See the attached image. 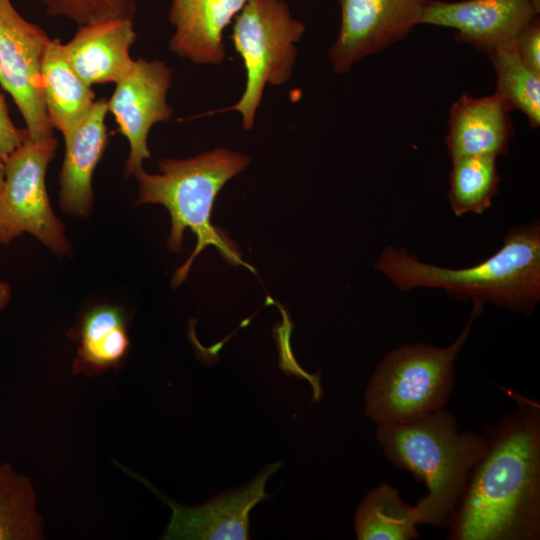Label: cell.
<instances>
[{
  "label": "cell",
  "mask_w": 540,
  "mask_h": 540,
  "mask_svg": "<svg viewBox=\"0 0 540 540\" xmlns=\"http://www.w3.org/2000/svg\"><path fill=\"white\" fill-rule=\"evenodd\" d=\"M507 392L517 407L485 425L487 447L470 471L449 540L540 538V405Z\"/></svg>",
  "instance_id": "cell-1"
},
{
  "label": "cell",
  "mask_w": 540,
  "mask_h": 540,
  "mask_svg": "<svg viewBox=\"0 0 540 540\" xmlns=\"http://www.w3.org/2000/svg\"><path fill=\"white\" fill-rule=\"evenodd\" d=\"M375 267L401 291L443 289L457 299L529 315L540 301V223L510 229L497 252L471 267L429 264L395 246L383 249Z\"/></svg>",
  "instance_id": "cell-2"
},
{
  "label": "cell",
  "mask_w": 540,
  "mask_h": 540,
  "mask_svg": "<svg viewBox=\"0 0 540 540\" xmlns=\"http://www.w3.org/2000/svg\"><path fill=\"white\" fill-rule=\"evenodd\" d=\"M375 435L384 456L428 490L414 505L419 525L448 529L470 471L486 450V435L459 431L445 408L411 424L377 425Z\"/></svg>",
  "instance_id": "cell-3"
},
{
  "label": "cell",
  "mask_w": 540,
  "mask_h": 540,
  "mask_svg": "<svg viewBox=\"0 0 540 540\" xmlns=\"http://www.w3.org/2000/svg\"><path fill=\"white\" fill-rule=\"evenodd\" d=\"M248 163L247 155L220 147L192 158H165L159 162V174L141 169L134 175L139 186L137 204H161L170 213L167 245L172 252L182 249L186 228L197 236L193 254L174 275L175 287L186 279L194 258L204 247L215 246L231 264L241 262L236 245L215 230L210 215L218 192Z\"/></svg>",
  "instance_id": "cell-4"
},
{
  "label": "cell",
  "mask_w": 540,
  "mask_h": 540,
  "mask_svg": "<svg viewBox=\"0 0 540 540\" xmlns=\"http://www.w3.org/2000/svg\"><path fill=\"white\" fill-rule=\"evenodd\" d=\"M483 307L473 302L465 327L447 347L410 343L387 352L369 379L365 415L376 425H406L445 408L455 385V361Z\"/></svg>",
  "instance_id": "cell-5"
},
{
  "label": "cell",
  "mask_w": 540,
  "mask_h": 540,
  "mask_svg": "<svg viewBox=\"0 0 540 540\" xmlns=\"http://www.w3.org/2000/svg\"><path fill=\"white\" fill-rule=\"evenodd\" d=\"M234 19L231 40L244 64L245 89L232 106L205 115L237 111L243 128L251 130L265 87L290 79L305 26L282 0H248Z\"/></svg>",
  "instance_id": "cell-6"
},
{
  "label": "cell",
  "mask_w": 540,
  "mask_h": 540,
  "mask_svg": "<svg viewBox=\"0 0 540 540\" xmlns=\"http://www.w3.org/2000/svg\"><path fill=\"white\" fill-rule=\"evenodd\" d=\"M56 149L54 136L43 140L27 137L5 159V182L0 195L1 244L28 232L54 254L68 252L64 226L50 206L45 183Z\"/></svg>",
  "instance_id": "cell-7"
},
{
  "label": "cell",
  "mask_w": 540,
  "mask_h": 540,
  "mask_svg": "<svg viewBox=\"0 0 540 540\" xmlns=\"http://www.w3.org/2000/svg\"><path fill=\"white\" fill-rule=\"evenodd\" d=\"M49 40L46 32L23 18L10 0H0V85L13 98L33 140L54 136L41 76Z\"/></svg>",
  "instance_id": "cell-8"
},
{
  "label": "cell",
  "mask_w": 540,
  "mask_h": 540,
  "mask_svg": "<svg viewBox=\"0 0 540 540\" xmlns=\"http://www.w3.org/2000/svg\"><path fill=\"white\" fill-rule=\"evenodd\" d=\"M171 79L172 70L164 61L139 58L115 83V90L107 100L108 112L129 142L126 176L135 175L143 169V161L151 158L147 143L151 128L173 117V109L167 103Z\"/></svg>",
  "instance_id": "cell-9"
},
{
  "label": "cell",
  "mask_w": 540,
  "mask_h": 540,
  "mask_svg": "<svg viewBox=\"0 0 540 540\" xmlns=\"http://www.w3.org/2000/svg\"><path fill=\"white\" fill-rule=\"evenodd\" d=\"M341 26L329 51L335 73L378 53L420 24L428 0H339Z\"/></svg>",
  "instance_id": "cell-10"
},
{
  "label": "cell",
  "mask_w": 540,
  "mask_h": 540,
  "mask_svg": "<svg viewBox=\"0 0 540 540\" xmlns=\"http://www.w3.org/2000/svg\"><path fill=\"white\" fill-rule=\"evenodd\" d=\"M536 14L531 0H428L420 24L455 29L457 40L488 54L513 43Z\"/></svg>",
  "instance_id": "cell-11"
},
{
  "label": "cell",
  "mask_w": 540,
  "mask_h": 540,
  "mask_svg": "<svg viewBox=\"0 0 540 540\" xmlns=\"http://www.w3.org/2000/svg\"><path fill=\"white\" fill-rule=\"evenodd\" d=\"M281 462L267 465L246 485L226 491L196 507L165 500L172 516L163 539L242 540L249 538V514L268 498L265 485Z\"/></svg>",
  "instance_id": "cell-12"
},
{
  "label": "cell",
  "mask_w": 540,
  "mask_h": 540,
  "mask_svg": "<svg viewBox=\"0 0 540 540\" xmlns=\"http://www.w3.org/2000/svg\"><path fill=\"white\" fill-rule=\"evenodd\" d=\"M132 19H109L79 26L63 44L75 73L90 87L117 83L131 69L130 48L136 40Z\"/></svg>",
  "instance_id": "cell-13"
},
{
  "label": "cell",
  "mask_w": 540,
  "mask_h": 540,
  "mask_svg": "<svg viewBox=\"0 0 540 540\" xmlns=\"http://www.w3.org/2000/svg\"><path fill=\"white\" fill-rule=\"evenodd\" d=\"M509 111L496 92L481 98L463 94L449 113L446 145L451 159L504 155L513 134Z\"/></svg>",
  "instance_id": "cell-14"
},
{
  "label": "cell",
  "mask_w": 540,
  "mask_h": 540,
  "mask_svg": "<svg viewBox=\"0 0 540 540\" xmlns=\"http://www.w3.org/2000/svg\"><path fill=\"white\" fill-rule=\"evenodd\" d=\"M248 0H172L175 32L170 50L197 64H220L226 56L223 33Z\"/></svg>",
  "instance_id": "cell-15"
},
{
  "label": "cell",
  "mask_w": 540,
  "mask_h": 540,
  "mask_svg": "<svg viewBox=\"0 0 540 540\" xmlns=\"http://www.w3.org/2000/svg\"><path fill=\"white\" fill-rule=\"evenodd\" d=\"M107 112V100H95L87 116L64 140L59 203L68 215L84 217L92 210V177L108 143Z\"/></svg>",
  "instance_id": "cell-16"
},
{
  "label": "cell",
  "mask_w": 540,
  "mask_h": 540,
  "mask_svg": "<svg viewBox=\"0 0 540 540\" xmlns=\"http://www.w3.org/2000/svg\"><path fill=\"white\" fill-rule=\"evenodd\" d=\"M43 97L50 124L67 139L95 102V94L70 66L58 39H50L41 68Z\"/></svg>",
  "instance_id": "cell-17"
},
{
  "label": "cell",
  "mask_w": 540,
  "mask_h": 540,
  "mask_svg": "<svg viewBox=\"0 0 540 540\" xmlns=\"http://www.w3.org/2000/svg\"><path fill=\"white\" fill-rule=\"evenodd\" d=\"M414 505L405 502L389 483L370 489L354 514L358 540H415L420 537Z\"/></svg>",
  "instance_id": "cell-18"
},
{
  "label": "cell",
  "mask_w": 540,
  "mask_h": 540,
  "mask_svg": "<svg viewBox=\"0 0 540 540\" xmlns=\"http://www.w3.org/2000/svg\"><path fill=\"white\" fill-rule=\"evenodd\" d=\"M78 336L75 373L116 367L128 351L125 317L122 310L114 306H98L89 311L81 322Z\"/></svg>",
  "instance_id": "cell-19"
},
{
  "label": "cell",
  "mask_w": 540,
  "mask_h": 540,
  "mask_svg": "<svg viewBox=\"0 0 540 540\" xmlns=\"http://www.w3.org/2000/svg\"><path fill=\"white\" fill-rule=\"evenodd\" d=\"M43 519L31 481L10 464H0V540H39Z\"/></svg>",
  "instance_id": "cell-20"
},
{
  "label": "cell",
  "mask_w": 540,
  "mask_h": 540,
  "mask_svg": "<svg viewBox=\"0 0 540 540\" xmlns=\"http://www.w3.org/2000/svg\"><path fill=\"white\" fill-rule=\"evenodd\" d=\"M496 160L492 156L452 159L449 202L457 217L482 214L492 205L500 181Z\"/></svg>",
  "instance_id": "cell-21"
},
{
  "label": "cell",
  "mask_w": 540,
  "mask_h": 540,
  "mask_svg": "<svg viewBox=\"0 0 540 540\" xmlns=\"http://www.w3.org/2000/svg\"><path fill=\"white\" fill-rule=\"evenodd\" d=\"M496 73V93L507 106L520 110L532 127L540 125V74L520 59L515 41L488 53Z\"/></svg>",
  "instance_id": "cell-22"
},
{
  "label": "cell",
  "mask_w": 540,
  "mask_h": 540,
  "mask_svg": "<svg viewBox=\"0 0 540 540\" xmlns=\"http://www.w3.org/2000/svg\"><path fill=\"white\" fill-rule=\"evenodd\" d=\"M53 16H64L79 26L109 19H132L134 0H41Z\"/></svg>",
  "instance_id": "cell-23"
},
{
  "label": "cell",
  "mask_w": 540,
  "mask_h": 540,
  "mask_svg": "<svg viewBox=\"0 0 540 540\" xmlns=\"http://www.w3.org/2000/svg\"><path fill=\"white\" fill-rule=\"evenodd\" d=\"M515 47L522 62L540 74V21L535 17L516 37Z\"/></svg>",
  "instance_id": "cell-24"
},
{
  "label": "cell",
  "mask_w": 540,
  "mask_h": 540,
  "mask_svg": "<svg viewBox=\"0 0 540 540\" xmlns=\"http://www.w3.org/2000/svg\"><path fill=\"white\" fill-rule=\"evenodd\" d=\"M25 128H17L12 122L5 98L0 94V156L6 159L26 138Z\"/></svg>",
  "instance_id": "cell-25"
},
{
  "label": "cell",
  "mask_w": 540,
  "mask_h": 540,
  "mask_svg": "<svg viewBox=\"0 0 540 540\" xmlns=\"http://www.w3.org/2000/svg\"><path fill=\"white\" fill-rule=\"evenodd\" d=\"M10 297V286L0 278V313L8 304Z\"/></svg>",
  "instance_id": "cell-26"
},
{
  "label": "cell",
  "mask_w": 540,
  "mask_h": 540,
  "mask_svg": "<svg viewBox=\"0 0 540 540\" xmlns=\"http://www.w3.org/2000/svg\"><path fill=\"white\" fill-rule=\"evenodd\" d=\"M5 182V159L0 156V195Z\"/></svg>",
  "instance_id": "cell-27"
},
{
  "label": "cell",
  "mask_w": 540,
  "mask_h": 540,
  "mask_svg": "<svg viewBox=\"0 0 540 540\" xmlns=\"http://www.w3.org/2000/svg\"><path fill=\"white\" fill-rule=\"evenodd\" d=\"M535 10L539 13L540 11V0H531Z\"/></svg>",
  "instance_id": "cell-28"
}]
</instances>
